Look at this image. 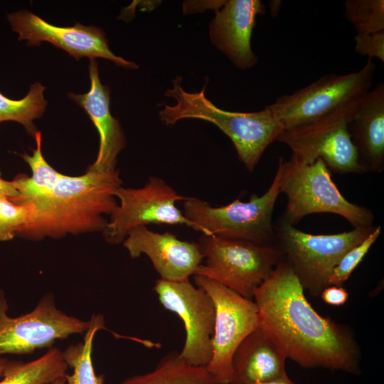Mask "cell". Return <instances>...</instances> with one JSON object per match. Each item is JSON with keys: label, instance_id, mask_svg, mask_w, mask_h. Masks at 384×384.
<instances>
[{"label": "cell", "instance_id": "cell-1", "mask_svg": "<svg viewBox=\"0 0 384 384\" xmlns=\"http://www.w3.org/2000/svg\"><path fill=\"white\" fill-rule=\"evenodd\" d=\"M258 326L299 366L360 372L361 351L346 324L320 315L305 297L299 280L283 258L256 289Z\"/></svg>", "mask_w": 384, "mask_h": 384}, {"label": "cell", "instance_id": "cell-2", "mask_svg": "<svg viewBox=\"0 0 384 384\" xmlns=\"http://www.w3.org/2000/svg\"><path fill=\"white\" fill-rule=\"evenodd\" d=\"M122 183L117 169H88L80 176L65 175L48 193L21 203L32 205L34 213L17 237L40 240L102 233L108 223L104 215H110L117 208L115 191Z\"/></svg>", "mask_w": 384, "mask_h": 384}, {"label": "cell", "instance_id": "cell-3", "mask_svg": "<svg viewBox=\"0 0 384 384\" xmlns=\"http://www.w3.org/2000/svg\"><path fill=\"white\" fill-rule=\"evenodd\" d=\"M177 76L164 95L176 100L159 112L162 123L171 125L183 119H198L216 125L233 142L238 159L252 171L265 149L284 131L275 114L267 106L257 112H230L217 107L205 95L206 85L198 92L183 90Z\"/></svg>", "mask_w": 384, "mask_h": 384}, {"label": "cell", "instance_id": "cell-4", "mask_svg": "<svg viewBox=\"0 0 384 384\" xmlns=\"http://www.w3.org/2000/svg\"><path fill=\"white\" fill-rule=\"evenodd\" d=\"M278 164L280 193L287 197L284 221L294 225L306 215L329 213L344 218L353 228L373 225L372 211L345 198L321 159L306 164L292 155L289 160L279 158Z\"/></svg>", "mask_w": 384, "mask_h": 384}, {"label": "cell", "instance_id": "cell-5", "mask_svg": "<svg viewBox=\"0 0 384 384\" xmlns=\"http://www.w3.org/2000/svg\"><path fill=\"white\" fill-rule=\"evenodd\" d=\"M281 166L278 164L272 182L262 196L252 194L248 201L236 199L220 206H211L194 197L183 200V214L193 230L206 235L243 240L258 245H274L272 213L279 194Z\"/></svg>", "mask_w": 384, "mask_h": 384}, {"label": "cell", "instance_id": "cell-6", "mask_svg": "<svg viewBox=\"0 0 384 384\" xmlns=\"http://www.w3.org/2000/svg\"><path fill=\"white\" fill-rule=\"evenodd\" d=\"M375 226L356 227L336 234L304 233L284 220L274 228V244L292 267L303 289L319 296L342 257L361 242Z\"/></svg>", "mask_w": 384, "mask_h": 384}, {"label": "cell", "instance_id": "cell-7", "mask_svg": "<svg viewBox=\"0 0 384 384\" xmlns=\"http://www.w3.org/2000/svg\"><path fill=\"white\" fill-rule=\"evenodd\" d=\"M206 264L194 275L212 279L240 295L253 300L256 289L283 259L274 245H258L202 234L198 239Z\"/></svg>", "mask_w": 384, "mask_h": 384}, {"label": "cell", "instance_id": "cell-8", "mask_svg": "<svg viewBox=\"0 0 384 384\" xmlns=\"http://www.w3.org/2000/svg\"><path fill=\"white\" fill-rule=\"evenodd\" d=\"M375 72V63L368 59L358 71L324 75L267 106L277 117L284 130L303 127L358 101L371 89Z\"/></svg>", "mask_w": 384, "mask_h": 384}, {"label": "cell", "instance_id": "cell-9", "mask_svg": "<svg viewBox=\"0 0 384 384\" xmlns=\"http://www.w3.org/2000/svg\"><path fill=\"white\" fill-rule=\"evenodd\" d=\"M358 100L316 122L284 130L277 141L286 144L292 156L304 163L320 159L329 171L337 174L366 172L348 129Z\"/></svg>", "mask_w": 384, "mask_h": 384}, {"label": "cell", "instance_id": "cell-10", "mask_svg": "<svg viewBox=\"0 0 384 384\" xmlns=\"http://www.w3.org/2000/svg\"><path fill=\"white\" fill-rule=\"evenodd\" d=\"M194 281L210 297L215 309L213 356L206 368L219 384H229L235 350L258 327L257 305L252 299L208 277L196 274Z\"/></svg>", "mask_w": 384, "mask_h": 384}, {"label": "cell", "instance_id": "cell-11", "mask_svg": "<svg viewBox=\"0 0 384 384\" xmlns=\"http://www.w3.org/2000/svg\"><path fill=\"white\" fill-rule=\"evenodd\" d=\"M0 288V356L28 354L50 347L56 341L85 334L90 321L70 316L56 307L54 296L45 295L30 312L11 317Z\"/></svg>", "mask_w": 384, "mask_h": 384}, {"label": "cell", "instance_id": "cell-12", "mask_svg": "<svg viewBox=\"0 0 384 384\" xmlns=\"http://www.w3.org/2000/svg\"><path fill=\"white\" fill-rule=\"evenodd\" d=\"M119 203L102 231L111 244L123 242L133 229L149 224L184 225L193 229L176 203L184 200L163 179L151 176L141 188L120 186L115 191Z\"/></svg>", "mask_w": 384, "mask_h": 384}, {"label": "cell", "instance_id": "cell-13", "mask_svg": "<svg viewBox=\"0 0 384 384\" xmlns=\"http://www.w3.org/2000/svg\"><path fill=\"white\" fill-rule=\"evenodd\" d=\"M161 305L177 314L186 331L182 358L196 366L206 367L213 356L212 336L215 309L210 297L189 279H159L153 288Z\"/></svg>", "mask_w": 384, "mask_h": 384}, {"label": "cell", "instance_id": "cell-14", "mask_svg": "<svg viewBox=\"0 0 384 384\" xmlns=\"http://www.w3.org/2000/svg\"><path fill=\"white\" fill-rule=\"evenodd\" d=\"M7 19L12 30L18 33V40H26L28 45L48 42L77 60L82 57L90 60L102 58L123 68H138L134 63L110 50L105 33L100 28L79 23L73 26H58L25 9L9 14Z\"/></svg>", "mask_w": 384, "mask_h": 384}, {"label": "cell", "instance_id": "cell-15", "mask_svg": "<svg viewBox=\"0 0 384 384\" xmlns=\"http://www.w3.org/2000/svg\"><path fill=\"white\" fill-rule=\"evenodd\" d=\"M123 246L132 258L146 255L160 279L167 281L189 279L203 259L198 242L181 240L173 233H156L146 226L132 230Z\"/></svg>", "mask_w": 384, "mask_h": 384}, {"label": "cell", "instance_id": "cell-16", "mask_svg": "<svg viewBox=\"0 0 384 384\" xmlns=\"http://www.w3.org/2000/svg\"><path fill=\"white\" fill-rule=\"evenodd\" d=\"M260 0H228L209 25L212 43L240 70L255 66L258 60L251 47L257 16L265 13Z\"/></svg>", "mask_w": 384, "mask_h": 384}, {"label": "cell", "instance_id": "cell-17", "mask_svg": "<svg viewBox=\"0 0 384 384\" xmlns=\"http://www.w3.org/2000/svg\"><path fill=\"white\" fill-rule=\"evenodd\" d=\"M90 90L85 94L69 93L68 96L88 114L100 137L99 150L89 169L97 171L116 170L117 156L126 145V139L119 120L110 112V90L102 84L97 61L90 60Z\"/></svg>", "mask_w": 384, "mask_h": 384}, {"label": "cell", "instance_id": "cell-18", "mask_svg": "<svg viewBox=\"0 0 384 384\" xmlns=\"http://www.w3.org/2000/svg\"><path fill=\"white\" fill-rule=\"evenodd\" d=\"M365 171L384 169V84L378 82L357 102L348 124Z\"/></svg>", "mask_w": 384, "mask_h": 384}, {"label": "cell", "instance_id": "cell-19", "mask_svg": "<svg viewBox=\"0 0 384 384\" xmlns=\"http://www.w3.org/2000/svg\"><path fill=\"white\" fill-rule=\"evenodd\" d=\"M286 359L281 348L258 326L235 350L229 384H252L285 375Z\"/></svg>", "mask_w": 384, "mask_h": 384}, {"label": "cell", "instance_id": "cell-20", "mask_svg": "<svg viewBox=\"0 0 384 384\" xmlns=\"http://www.w3.org/2000/svg\"><path fill=\"white\" fill-rule=\"evenodd\" d=\"M119 384H219L206 367L188 363L172 351L161 358L156 368L146 373L133 375Z\"/></svg>", "mask_w": 384, "mask_h": 384}, {"label": "cell", "instance_id": "cell-21", "mask_svg": "<svg viewBox=\"0 0 384 384\" xmlns=\"http://www.w3.org/2000/svg\"><path fill=\"white\" fill-rule=\"evenodd\" d=\"M33 137L36 146L32 154L21 155L28 164L31 176L21 174L12 180L19 196L9 199L16 203L21 204L48 193L65 176L57 171L45 159L41 149V133L37 131Z\"/></svg>", "mask_w": 384, "mask_h": 384}, {"label": "cell", "instance_id": "cell-22", "mask_svg": "<svg viewBox=\"0 0 384 384\" xmlns=\"http://www.w3.org/2000/svg\"><path fill=\"white\" fill-rule=\"evenodd\" d=\"M68 369L63 352L51 348L28 362L9 361L0 384H50L64 377Z\"/></svg>", "mask_w": 384, "mask_h": 384}, {"label": "cell", "instance_id": "cell-23", "mask_svg": "<svg viewBox=\"0 0 384 384\" xmlns=\"http://www.w3.org/2000/svg\"><path fill=\"white\" fill-rule=\"evenodd\" d=\"M90 325L84 334L83 341L69 346L63 352V359L71 374L65 375L66 384H103L104 375L95 373L92 351L96 333L105 329V319L101 314H94L91 316Z\"/></svg>", "mask_w": 384, "mask_h": 384}, {"label": "cell", "instance_id": "cell-24", "mask_svg": "<svg viewBox=\"0 0 384 384\" xmlns=\"http://www.w3.org/2000/svg\"><path fill=\"white\" fill-rule=\"evenodd\" d=\"M45 89L41 83L34 82L26 95L20 100L8 98L0 92V123L16 122L34 136L37 130L33 120L43 114L48 104L44 97Z\"/></svg>", "mask_w": 384, "mask_h": 384}, {"label": "cell", "instance_id": "cell-25", "mask_svg": "<svg viewBox=\"0 0 384 384\" xmlns=\"http://www.w3.org/2000/svg\"><path fill=\"white\" fill-rule=\"evenodd\" d=\"M344 16L358 35L384 31V1L346 0Z\"/></svg>", "mask_w": 384, "mask_h": 384}, {"label": "cell", "instance_id": "cell-26", "mask_svg": "<svg viewBox=\"0 0 384 384\" xmlns=\"http://www.w3.org/2000/svg\"><path fill=\"white\" fill-rule=\"evenodd\" d=\"M33 213L32 205L16 203L7 197L0 196V241L17 237L31 222Z\"/></svg>", "mask_w": 384, "mask_h": 384}, {"label": "cell", "instance_id": "cell-27", "mask_svg": "<svg viewBox=\"0 0 384 384\" xmlns=\"http://www.w3.org/2000/svg\"><path fill=\"white\" fill-rule=\"evenodd\" d=\"M381 233V226L374 229L361 242L350 249L333 270L329 277V285L342 286L363 260L371 246Z\"/></svg>", "mask_w": 384, "mask_h": 384}, {"label": "cell", "instance_id": "cell-28", "mask_svg": "<svg viewBox=\"0 0 384 384\" xmlns=\"http://www.w3.org/2000/svg\"><path fill=\"white\" fill-rule=\"evenodd\" d=\"M354 49L361 56H368V59L377 58L384 62V31L358 35L354 37Z\"/></svg>", "mask_w": 384, "mask_h": 384}, {"label": "cell", "instance_id": "cell-29", "mask_svg": "<svg viewBox=\"0 0 384 384\" xmlns=\"http://www.w3.org/2000/svg\"><path fill=\"white\" fill-rule=\"evenodd\" d=\"M320 296L325 303L331 306L343 305L348 299V293L342 286L329 285Z\"/></svg>", "mask_w": 384, "mask_h": 384}, {"label": "cell", "instance_id": "cell-30", "mask_svg": "<svg viewBox=\"0 0 384 384\" xmlns=\"http://www.w3.org/2000/svg\"><path fill=\"white\" fill-rule=\"evenodd\" d=\"M0 196L7 197L10 199L18 197L17 191L13 181H9L1 178L0 173Z\"/></svg>", "mask_w": 384, "mask_h": 384}, {"label": "cell", "instance_id": "cell-31", "mask_svg": "<svg viewBox=\"0 0 384 384\" xmlns=\"http://www.w3.org/2000/svg\"><path fill=\"white\" fill-rule=\"evenodd\" d=\"M252 384H297L293 382L287 375L272 379L267 381L255 383Z\"/></svg>", "mask_w": 384, "mask_h": 384}, {"label": "cell", "instance_id": "cell-32", "mask_svg": "<svg viewBox=\"0 0 384 384\" xmlns=\"http://www.w3.org/2000/svg\"><path fill=\"white\" fill-rule=\"evenodd\" d=\"M281 1H272L270 6V14L272 18H275L278 13L280 8Z\"/></svg>", "mask_w": 384, "mask_h": 384}, {"label": "cell", "instance_id": "cell-33", "mask_svg": "<svg viewBox=\"0 0 384 384\" xmlns=\"http://www.w3.org/2000/svg\"><path fill=\"white\" fill-rule=\"evenodd\" d=\"M9 361L7 358L0 356V379L4 375Z\"/></svg>", "mask_w": 384, "mask_h": 384}, {"label": "cell", "instance_id": "cell-34", "mask_svg": "<svg viewBox=\"0 0 384 384\" xmlns=\"http://www.w3.org/2000/svg\"><path fill=\"white\" fill-rule=\"evenodd\" d=\"M50 384H66V380L64 377L60 378Z\"/></svg>", "mask_w": 384, "mask_h": 384}]
</instances>
